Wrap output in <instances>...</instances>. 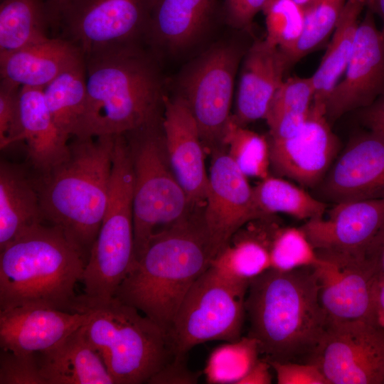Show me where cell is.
Segmentation results:
<instances>
[{
    "mask_svg": "<svg viewBox=\"0 0 384 384\" xmlns=\"http://www.w3.org/2000/svg\"><path fill=\"white\" fill-rule=\"evenodd\" d=\"M87 102L78 137L124 134L159 119L163 84L139 45L85 56Z\"/></svg>",
    "mask_w": 384,
    "mask_h": 384,
    "instance_id": "cell-3",
    "label": "cell"
},
{
    "mask_svg": "<svg viewBox=\"0 0 384 384\" xmlns=\"http://www.w3.org/2000/svg\"><path fill=\"white\" fill-rule=\"evenodd\" d=\"M134 171L127 144L114 146L109 199L80 282L81 308L106 302L135 263L133 221Z\"/></svg>",
    "mask_w": 384,
    "mask_h": 384,
    "instance_id": "cell-7",
    "label": "cell"
},
{
    "mask_svg": "<svg viewBox=\"0 0 384 384\" xmlns=\"http://www.w3.org/2000/svg\"><path fill=\"white\" fill-rule=\"evenodd\" d=\"M364 9L363 0H347L321 61L311 76L314 87L313 102L325 108L351 57L359 17Z\"/></svg>",
    "mask_w": 384,
    "mask_h": 384,
    "instance_id": "cell-28",
    "label": "cell"
},
{
    "mask_svg": "<svg viewBox=\"0 0 384 384\" xmlns=\"http://www.w3.org/2000/svg\"><path fill=\"white\" fill-rule=\"evenodd\" d=\"M0 384H46L38 353H21L1 349Z\"/></svg>",
    "mask_w": 384,
    "mask_h": 384,
    "instance_id": "cell-38",
    "label": "cell"
},
{
    "mask_svg": "<svg viewBox=\"0 0 384 384\" xmlns=\"http://www.w3.org/2000/svg\"><path fill=\"white\" fill-rule=\"evenodd\" d=\"M215 256L201 215L192 213L152 237L114 297L167 333L186 294Z\"/></svg>",
    "mask_w": 384,
    "mask_h": 384,
    "instance_id": "cell-2",
    "label": "cell"
},
{
    "mask_svg": "<svg viewBox=\"0 0 384 384\" xmlns=\"http://www.w3.org/2000/svg\"><path fill=\"white\" fill-rule=\"evenodd\" d=\"M262 12L265 16L266 41L286 55L303 33L304 10L292 0H270Z\"/></svg>",
    "mask_w": 384,
    "mask_h": 384,
    "instance_id": "cell-36",
    "label": "cell"
},
{
    "mask_svg": "<svg viewBox=\"0 0 384 384\" xmlns=\"http://www.w3.org/2000/svg\"><path fill=\"white\" fill-rule=\"evenodd\" d=\"M115 135L75 137L69 154L37 181L44 220L59 228L86 262L107 208Z\"/></svg>",
    "mask_w": 384,
    "mask_h": 384,
    "instance_id": "cell-4",
    "label": "cell"
},
{
    "mask_svg": "<svg viewBox=\"0 0 384 384\" xmlns=\"http://www.w3.org/2000/svg\"><path fill=\"white\" fill-rule=\"evenodd\" d=\"M289 69L286 57L278 48L265 39L255 41L242 59L235 114L232 119L242 127L265 119L271 102Z\"/></svg>",
    "mask_w": 384,
    "mask_h": 384,
    "instance_id": "cell-21",
    "label": "cell"
},
{
    "mask_svg": "<svg viewBox=\"0 0 384 384\" xmlns=\"http://www.w3.org/2000/svg\"><path fill=\"white\" fill-rule=\"evenodd\" d=\"M311 363L331 384H384V330L368 321L328 320Z\"/></svg>",
    "mask_w": 384,
    "mask_h": 384,
    "instance_id": "cell-12",
    "label": "cell"
},
{
    "mask_svg": "<svg viewBox=\"0 0 384 384\" xmlns=\"http://www.w3.org/2000/svg\"><path fill=\"white\" fill-rule=\"evenodd\" d=\"M162 129L171 169L193 206L204 205L208 186L203 142L196 121L179 95L164 97Z\"/></svg>",
    "mask_w": 384,
    "mask_h": 384,
    "instance_id": "cell-18",
    "label": "cell"
},
{
    "mask_svg": "<svg viewBox=\"0 0 384 384\" xmlns=\"http://www.w3.org/2000/svg\"><path fill=\"white\" fill-rule=\"evenodd\" d=\"M222 143L228 146V155L247 177L263 179L269 176L268 138L237 124L231 118Z\"/></svg>",
    "mask_w": 384,
    "mask_h": 384,
    "instance_id": "cell-34",
    "label": "cell"
},
{
    "mask_svg": "<svg viewBox=\"0 0 384 384\" xmlns=\"http://www.w3.org/2000/svg\"><path fill=\"white\" fill-rule=\"evenodd\" d=\"M245 307L265 360L311 363L328 322L312 267L265 271L250 282Z\"/></svg>",
    "mask_w": 384,
    "mask_h": 384,
    "instance_id": "cell-1",
    "label": "cell"
},
{
    "mask_svg": "<svg viewBox=\"0 0 384 384\" xmlns=\"http://www.w3.org/2000/svg\"><path fill=\"white\" fill-rule=\"evenodd\" d=\"M270 269L291 271L313 267L318 261L316 251L299 228H280L275 230L270 246Z\"/></svg>",
    "mask_w": 384,
    "mask_h": 384,
    "instance_id": "cell-37",
    "label": "cell"
},
{
    "mask_svg": "<svg viewBox=\"0 0 384 384\" xmlns=\"http://www.w3.org/2000/svg\"><path fill=\"white\" fill-rule=\"evenodd\" d=\"M384 223V198L335 203L326 218L306 221L301 227L316 251L363 257Z\"/></svg>",
    "mask_w": 384,
    "mask_h": 384,
    "instance_id": "cell-19",
    "label": "cell"
},
{
    "mask_svg": "<svg viewBox=\"0 0 384 384\" xmlns=\"http://www.w3.org/2000/svg\"><path fill=\"white\" fill-rule=\"evenodd\" d=\"M363 258L377 276L384 277V223L366 247Z\"/></svg>",
    "mask_w": 384,
    "mask_h": 384,
    "instance_id": "cell-43",
    "label": "cell"
},
{
    "mask_svg": "<svg viewBox=\"0 0 384 384\" xmlns=\"http://www.w3.org/2000/svg\"><path fill=\"white\" fill-rule=\"evenodd\" d=\"M314 97L311 77L293 76L284 80L275 93L265 118L270 137L284 138L297 132L309 115Z\"/></svg>",
    "mask_w": 384,
    "mask_h": 384,
    "instance_id": "cell-31",
    "label": "cell"
},
{
    "mask_svg": "<svg viewBox=\"0 0 384 384\" xmlns=\"http://www.w3.org/2000/svg\"><path fill=\"white\" fill-rule=\"evenodd\" d=\"M1 1H3V0H1Z\"/></svg>",
    "mask_w": 384,
    "mask_h": 384,
    "instance_id": "cell-49",
    "label": "cell"
},
{
    "mask_svg": "<svg viewBox=\"0 0 384 384\" xmlns=\"http://www.w3.org/2000/svg\"><path fill=\"white\" fill-rule=\"evenodd\" d=\"M372 322L384 330V277L377 276L375 282Z\"/></svg>",
    "mask_w": 384,
    "mask_h": 384,
    "instance_id": "cell-46",
    "label": "cell"
},
{
    "mask_svg": "<svg viewBox=\"0 0 384 384\" xmlns=\"http://www.w3.org/2000/svg\"><path fill=\"white\" fill-rule=\"evenodd\" d=\"M73 0H46L53 27H58L64 10Z\"/></svg>",
    "mask_w": 384,
    "mask_h": 384,
    "instance_id": "cell-47",
    "label": "cell"
},
{
    "mask_svg": "<svg viewBox=\"0 0 384 384\" xmlns=\"http://www.w3.org/2000/svg\"><path fill=\"white\" fill-rule=\"evenodd\" d=\"M159 119L127 133L134 171L133 221L135 262L151 239L189 217L188 196L174 175ZM127 137V136H126Z\"/></svg>",
    "mask_w": 384,
    "mask_h": 384,
    "instance_id": "cell-8",
    "label": "cell"
},
{
    "mask_svg": "<svg viewBox=\"0 0 384 384\" xmlns=\"http://www.w3.org/2000/svg\"><path fill=\"white\" fill-rule=\"evenodd\" d=\"M70 41L49 38L0 55L1 78L19 86L43 88L66 68L84 58Z\"/></svg>",
    "mask_w": 384,
    "mask_h": 384,
    "instance_id": "cell-24",
    "label": "cell"
},
{
    "mask_svg": "<svg viewBox=\"0 0 384 384\" xmlns=\"http://www.w3.org/2000/svg\"><path fill=\"white\" fill-rule=\"evenodd\" d=\"M361 111V119L369 129L384 134V92L368 107Z\"/></svg>",
    "mask_w": 384,
    "mask_h": 384,
    "instance_id": "cell-44",
    "label": "cell"
},
{
    "mask_svg": "<svg viewBox=\"0 0 384 384\" xmlns=\"http://www.w3.org/2000/svg\"><path fill=\"white\" fill-rule=\"evenodd\" d=\"M384 92V38L375 15L366 9L343 75L331 93L326 113L329 122L370 105Z\"/></svg>",
    "mask_w": 384,
    "mask_h": 384,
    "instance_id": "cell-16",
    "label": "cell"
},
{
    "mask_svg": "<svg viewBox=\"0 0 384 384\" xmlns=\"http://www.w3.org/2000/svg\"><path fill=\"white\" fill-rule=\"evenodd\" d=\"M254 188L258 208L265 217L278 213L306 221L324 216L327 205L302 188L282 178L268 176Z\"/></svg>",
    "mask_w": 384,
    "mask_h": 384,
    "instance_id": "cell-32",
    "label": "cell"
},
{
    "mask_svg": "<svg viewBox=\"0 0 384 384\" xmlns=\"http://www.w3.org/2000/svg\"><path fill=\"white\" fill-rule=\"evenodd\" d=\"M257 340L250 336L220 345L209 355L204 370L210 384H238L259 359Z\"/></svg>",
    "mask_w": 384,
    "mask_h": 384,
    "instance_id": "cell-33",
    "label": "cell"
},
{
    "mask_svg": "<svg viewBox=\"0 0 384 384\" xmlns=\"http://www.w3.org/2000/svg\"><path fill=\"white\" fill-rule=\"evenodd\" d=\"M240 229L211 260L210 266L228 278L250 282L271 268L270 246L279 225L271 216L254 220Z\"/></svg>",
    "mask_w": 384,
    "mask_h": 384,
    "instance_id": "cell-27",
    "label": "cell"
},
{
    "mask_svg": "<svg viewBox=\"0 0 384 384\" xmlns=\"http://www.w3.org/2000/svg\"><path fill=\"white\" fill-rule=\"evenodd\" d=\"M246 50L230 43L216 44L193 60L180 78L179 96L207 144L223 142L231 119L235 75Z\"/></svg>",
    "mask_w": 384,
    "mask_h": 384,
    "instance_id": "cell-10",
    "label": "cell"
},
{
    "mask_svg": "<svg viewBox=\"0 0 384 384\" xmlns=\"http://www.w3.org/2000/svg\"><path fill=\"white\" fill-rule=\"evenodd\" d=\"M270 363L265 359L260 358L240 380L238 384H270L272 376L270 372Z\"/></svg>",
    "mask_w": 384,
    "mask_h": 384,
    "instance_id": "cell-45",
    "label": "cell"
},
{
    "mask_svg": "<svg viewBox=\"0 0 384 384\" xmlns=\"http://www.w3.org/2000/svg\"><path fill=\"white\" fill-rule=\"evenodd\" d=\"M249 284L210 265L189 289L166 333L174 355L186 356L207 341L238 340Z\"/></svg>",
    "mask_w": 384,
    "mask_h": 384,
    "instance_id": "cell-9",
    "label": "cell"
},
{
    "mask_svg": "<svg viewBox=\"0 0 384 384\" xmlns=\"http://www.w3.org/2000/svg\"><path fill=\"white\" fill-rule=\"evenodd\" d=\"M278 384H331L313 363L270 361Z\"/></svg>",
    "mask_w": 384,
    "mask_h": 384,
    "instance_id": "cell-40",
    "label": "cell"
},
{
    "mask_svg": "<svg viewBox=\"0 0 384 384\" xmlns=\"http://www.w3.org/2000/svg\"><path fill=\"white\" fill-rule=\"evenodd\" d=\"M365 9L371 11L375 16H378L382 21L380 32L384 38V0H363Z\"/></svg>",
    "mask_w": 384,
    "mask_h": 384,
    "instance_id": "cell-48",
    "label": "cell"
},
{
    "mask_svg": "<svg viewBox=\"0 0 384 384\" xmlns=\"http://www.w3.org/2000/svg\"><path fill=\"white\" fill-rule=\"evenodd\" d=\"M43 91L47 107L60 132L68 139L78 137L87 102L85 58L60 73Z\"/></svg>",
    "mask_w": 384,
    "mask_h": 384,
    "instance_id": "cell-29",
    "label": "cell"
},
{
    "mask_svg": "<svg viewBox=\"0 0 384 384\" xmlns=\"http://www.w3.org/2000/svg\"><path fill=\"white\" fill-rule=\"evenodd\" d=\"M270 166L280 176L305 187H314L324 180L340 149L325 107L312 103L301 128L284 138L269 137Z\"/></svg>",
    "mask_w": 384,
    "mask_h": 384,
    "instance_id": "cell-13",
    "label": "cell"
},
{
    "mask_svg": "<svg viewBox=\"0 0 384 384\" xmlns=\"http://www.w3.org/2000/svg\"><path fill=\"white\" fill-rule=\"evenodd\" d=\"M153 0H73L58 27L87 56L137 46L146 37Z\"/></svg>",
    "mask_w": 384,
    "mask_h": 384,
    "instance_id": "cell-11",
    "label": "cell"
},
{
    "mask_svg": "<svg viewBox=\"0 0 384 384\" xmlns=\"http://www.w3.org/2000/svg\"><path fill=\"white\" fill-rule=\"evenodd\" d=\"M217 6L218 0H153L145 39L155 50L185 48L207 28Z\"/></svg>",
    "mask_w": 384,
    "mask_h": 384,
    "instance_id": "cell-23",
    "label": "cell"
},
{
    "mask_svg": "<svg viewBox=\"0 0 384 384\" xmlns=\"http://www.w3.org/2000/svg\"><path fill=\"white\" fill-rule=\"evenodd\" d=\"M26 146L32 166L45 174L69 154V143L58 129L45 101L43 88L21 86L16 144Z\"/></svg>",
    "mask_w": 384,
    "mask_h": 384,
    "instance_id": "cell-22",
    "label": "cell"
},
{
    "mask_svg": "<svg viewBox=\"0 0 384 384\" xmlns=\"http://www.w3.org/2000/svg\"><path fill=\"white\" fill-rule=\"evenodd\" d=\"M347 0H316L304 11V28L296 46L285 55L290 68L330 36Z\"/></svg>",
    "mask_w": 384,
    "mask_h": 384,
    "instance_id": "cell-35",
    "label": "cell"
},
{
    "mask_svg": "<svg viewBox=\"0 0 384 384\" xmlns=\"http://www.w3.org/2000/svg\"><path fill=\"white\" fill-rule=\"evenodd\" d=\"M37 353L46 384H114L103 359L87 340L83 325Z\"/></svg>",
    "mask_w": 384,
    "mask_h": 384,
    "instance_id": "cell-25",
    "label": "cell"
},
{
    "mask_svg": "<svg viewBox=\"0 0 384 384\" xmlns=\"http://www.w3.org/2000/svg\"><path fill=\"white\" fill-rule=\"evenodd\" d=\"M21 86L5 79L0 82V148L16 144Z\"/></svg>",
    "mask_w": 384,
    "mask_h": 384,
    "instance_id": "cell-39",
    "label": "cell"
},
{
    "mask_svg": "<svg viewBox=\"0 0 384 384\" xmlns=\"http://www.w3.org/2000/svg\"><path fill=\"white\" fill-rule=\"evenodd\" d=\"M45 222L37 181L20 166L0 164V249Z\"/></svg>",
    "mask_w": 384,
    "mask_h": 384,
    "instance_id": "cell-26",
    "label": "cell"
},
{
    "mask_svg": "<svg viewBox=\"0 0 384 384\" xmlns=\"http://www.w3.org/2000/svg\"><path fill=\"white\" fill-rule=\"evenodd\" d=\"M186 356L174 357L147 382L151 384H194L200 373L191 371L186 362Z\"/></svg>",
    "mask_w": 384,
    "mask_h": 384,
    "instance_id": "cell-42",
    "label": "cell"
},
{
    "mask_svg": "<svg viewBox=\"0 0 384 384\" xmlns=\"http://www.w3.org/2000/svg\"><path fill=\"white\" fill-rule=\"evenodd\" d=\"M85 310V334L114 384L147 383L174 357L166 333L135 307L114 297Z\"/></svg>",
    "mask_w": 384,
    "mask_h": 384,
    "instance_id": "cell-6",
    "label": "cell"
},
{
    "mask_svg": "<svg viewBox=\"0 0 384 384\" xmlns=\"http://www.w3.org/2000/svg\"><path fill=\"white\" fill-rule=\"evenodd\" d=\"M203 223L216 254L249 222L265 218L254 188L227 153H217L208 174Z\"/></svg>",
    "mask_w": 384,
    "mask_h": 384,
    "instance_id": "cell-14",
    "label": "cell"
},
{
    "mask_svg": "<svg viewBox=\"0 0 384 384\" xmlns=\"http://www.w3.org/2000/svg\"><path fill=\"white\" fill-rule=\"evenodd\" d=\"M321 186L335 203L384 198V134L368 129L355 134Z\"/></svg>",
    "mask_w": 384,
    "mask_h": 384,
    "instance_id": "cell-17",
    "label": "cell"
},
{
    "mask_svg": "<svg viewBox=\"0 0 384 384\" xmlns=\"http://www.w3.org/2000/svg\"><path fill=\"white\" fill-rule=\"evenodd\" d=\"M316 253L319 261L312 268L328 320L372 322L377 275L370 265L363 257L325 251Z\"/></svg>",
    "mask_w": 384,
    "mask_h": 384,
    "instance_id": "cell-15",
    "label": "cell"
},
{
    "mask_svg": "<svg viewBox=\"0 0 384 384\" xmlns=\"http://www.w3.org/2000/svg\"><path fill=\"white\" fill-rule=\"evenodd\" d=\"M90 311L28 306L0 309L1 349L33 353L48 350L87 323Z\"/></svg>",
    "mask_w": 384,
    "mask_h": 384,
    "instance_id": "cell-20",
    "label": "cell"
},
{
    "mask_svg": "<svg viewBox=\"0 0 384 384\" xmlns=\"http://www.w3.org/2000/svg\"><path fill=\"white\" fill-rule=\"evenodd\" d=\"M0 309L39 306L77 311L86 261L63 232L39 224L0 249Z\"/></svg>",
    "mask_w": 384,
    "mask_h": 384,
    "instance_id": "cell-5",
    "label": "cell"
},
{
    "mask_svg": "<svg viewBox=\"0 0 384 384\" xmlns=\"http://www.w3.org/2000/svg\"><path fill=\"white\" fill-rule=\"evenodd\" d=\"M53 23L46 0H3L0 4V55L49 38Z\"/></svg>",
    "mask_w": 384,
    "mask_h": 384,
    "instance_id": "cell-30",
    "label": "cell"
},
{
    "mask_svg": "<svg viewBox=\"0 0 384 384\" xmlns=\"http://www.w3.org/2000/svg\"><path fill=\"white\" fill-rule=\"evenodd\" d=\"M270 0H223L222 14L232 28L248 30L255 16L262 11Z\"/></svg>",
    "mask_w": 384,
    "mask_h": 384,
    "instance_id": "cell-41",
    "label": "cell"
}]
</instances>
